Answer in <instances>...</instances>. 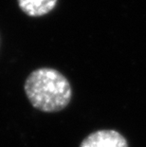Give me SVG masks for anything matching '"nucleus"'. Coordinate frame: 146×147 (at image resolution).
<instances>
[{
  "label": "nucleus",
  "instance_id": "nucleus-1",
  "mask_svg": "<svg viewBox=\"0 0 146 147\" xmlns=\"http://www.w3.org/2000/svg\"><path fill=\"white\" fill-rule=\"evenodd\" d=\"M24 90L30 105L46 113L63 110L72 97L68 80L60 71L50 67L33 70L26 79Z\"/></svg>",
  "mask_w": 146,
  "mask_h": 147
},
{
  "label": "nucleus",
  "instance_id": "nucleus-2",
  "mask_svg": "<svg viewBox=\"0 0 146 147\" xmlns=\"http://www.w3.org/2000/svg\"><path fill=\"white\" fill-rule=\"evenodd\" d=\"M80 147H128L126 139L116 130L95 131L85 138Z\"/></svg>",
  "mask_w": 146,
  "mask_h": 147
},
{
  "label": "nucleus",
  "instance_id": "nucleus-3",
  "mask_svg": "<svg viewBox=\"0 0 146 147\" xmlns=\"http://www.w3.org/2000/svg\"><path fill=\"white\" fill-rule=\"evenodd\" d=\"M58 0H17L18 6L27 15L39 17L50 12Z\"/></svg>",
  "mask_w": 146,
  "mask_h": 147
}]
</instances>
